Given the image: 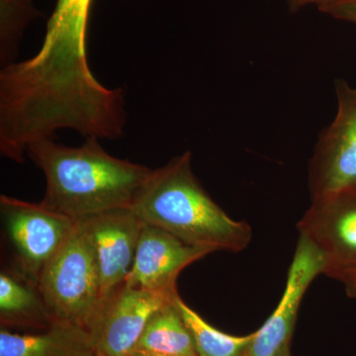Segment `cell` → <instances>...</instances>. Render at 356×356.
I'll use <instances>...</instances> for the list:
<instances>
[{
  "mask_svg": "<svg viewBox=\"0 0 356 356\" xmlns=\"http://www.w3.org/2000/svg\"><path fill=\"white\" fill-rule=\"evenodd\" d=\"M132 356H173V355H159V353H143V351H136L135 353Z\"/></svg>",
  "mask_w": 356,
  "mask_h": 356,
  "instance_id": "44dd1931",
  "label": "cell"
},
{
  "mask_svg": "<svg viewBox=\"0 0 356 356\" xmlns=\"http://www.w3.org/2000/svg\"><path fill=\"white\" fill-rule=\"evenodd\" d=\"M0 214L13 252V266L39 283L46 266L69 240L76 222L41 203L0 196Z\"/></svg>",
  "mask_w": 356,
  "mask_h": 356,
  "instance_id": "277c9868",
  "label": "cell"
},
{
  "mask_svg": "<svg viewBox=\"0 0 356 356\" xmlns=\"http://www.w3.org/2000/svg\"><path fill=\"white\" fill-rule=\"evenodd\" d=\"M177 297L152 316L138 341L136 351L173 356H197L193 337L175 303Z\"/></svg>",
  "mask_w": 356,
  "mask_h": 356,
  "instance_id": "4fadbf2b",
  "label": "cell"
},
{
  "mask_svg": "<svg viewBox=\"0 0 356 356\" xmlns=\"http://www.w3.org/2000/svg\"><path fill=\"white\" fill-rule=\"evenodd\" d=\"M243 356H248L247 353H245V355H243Z\"/></svg>",
  "mask_w": 356,
  "mask_h": 356,
  "instance_id": "7402d4cb",
  "label": "cell"
},
{
  "mask_svg": "<svg viewBox=\"0 0 356 356\" xmlns=\"http://www.w3.org/2000/svg\"><path fill=\"white\" fill-rule=\"evenodd\" d=\"M175 303L191 332L197 356H243L255 337V332L247 336H232L217 330L191 308L178 295Z\"/></svg>",
  "mask_w": 356,
  "mask_h": 356,
  "instance_id": "5bb4252c",
  "label": "cell"
},
{
  "mask_svg": "<svg viewBox=\"0 0 356 356\" xmlns=\"http://www.w3.org/2000/svg\"><path fill=\"white\" fill-rule=\"evenodd\" d=\"M39 286L56 323L91 332L102 306V284L95 252L79 222L44 269Z\"/></svg>",
  "mask_w": 356,
  "mask_h": 356,
  "instance_id": "3957f363",
  "label": "cell"
},
{
  "mask_svg": "<svg viewBox=\"0 0 356 356\" xmlns=\"http://www.w3.org/2000/svg\"><path fill=\"white\" fill-rule=\"evenodd\" d=\"M39 15L32 0H0V62L13 64L23 32Z\"/></svg>",
  "mask_w": 356,
  "mask_h": 356,
  "instance_id": "9a60e30c",
  "label": "cell"
},
{
  "mask_svg": "<svg viewBox=\"0 0 356 356\" xmlns=\"http://www.w3.org/2000/svg\"><path fill=\"white\" fill-rule=\"evenodd\" d=\"M93 0H58L57 3L76 10L90 11Z\"/></svg>",
  "mask_w": 356,
  "mask_h": 356,
  "instance_id": "ac0fdd59",
  "label": "cell"
},
{
  "mask_svg": "<svg viewBox=\"0 0 356 356\" xmlns=\"http://www.w3.org/2000/svg\"><path fill=\"white\" fill-rule=\"evenodd\" d=\"M208 248L192 247L165 229L145 222L132 268L125 280L131 287L178 294L177 278L187 266L206 255Z\"/></svg>",
  "mask_w": 356,
  "mask_h": 356,
  "instance_id": "30bf717a",
  "label": "cell"
},
{
  "mask_svg": "<svg viewBox=\"0 0 356 356\" xmlns=\"http://www.w3.org/2000/svg\"><path fill=\"white\" fill-rule=\"evenodd\" d=\"M324 257L320 250L305 236L299 235L280 304L255 332L248 356H275L285 344L291 343L302 299L313 280L324 274Z\"/></svg>",
  "mask_w": 356,
  "mask_h": 356,
  "instance_id": "9c48e42d",
  "label": "cell"
},
{
  "mask_svg": "<svg viewBox=\"0 0 356 356\" xmlns=\"http://www.w3.org/2000/svg\"><path fill=\"white\" fill-rule=\"evenodd\" d=\"M275 356H291V351H290V343L285 344Z\"/></svg>",
  "mask_w": 356,
  "mask_h": 356,
  "instance_id": "ffe728a7",
  "label": "cell"
},
{
  "mask_svg": "<svg viewBox=\"0 0 356 356\" xmlns=\"http://www.w3.org/2000/svg\"><path fill=\"white\" fill-rule=\"evenodd\" d=\"M191 158L185 152L154 170L133 204L134 212L192 247L242 252L252 241V227L232 219L210 197L192 170Z\"/></svg>",
  "mask_w": 356,
  "mask_h": 356,
  "instance_id": "7a4b0ae2",
  "label": "cell"
},
{
  "mask_svg": "<svg viewBox=\"0 0 356 356\" xmlns=\"http://www.w3.org/2000/svg\"><path fill=\"white\" fill-rule=\"evenodd\" d=\"M98 356H102V355H98Z\"/></svg>",
  "mask_w": 356,
  "mask_h": 356,
  "instance_id": "603a6c76",
  "label": "cell"
},
{
  "mask_svg": "<svg viewBox=\"0 0 356 356\" xmlns=\"http://www.w3.org/2000/svg\"><path fill=\"white\" fill-rule=\"evenodd\" d=\"M334 88L336 117L318 135L309 161L311 200L356 188V86L337 79Z\"/></svg>",
  "mask_w": 356,
  "mask_h": 356,
  "instance_id": "5b68a950",
  "label": "cell"
},
{
  "mask_svg": "<svg viewBox=\"0 0 356 356\" xmlns=\"http://www.w3.org/2000/svg\"><path fill=\"white\" fill-rule=\"evenodd\" d=\"M297 228L324 257L325 275L356 280V188L312 200Z\"/></svg>",
  "mask_w": 356,
  "mask_h": 356,
  "instance_id": "8992f818",
  "label": "cell"
},
{
  "mask_svg": "<svg viewBox=\"0 0 356 356\" xmlns=\"http://www.w3.org/2000/svg\"><path fill=\"white\" fill-rule=\"evenodd\" d=\"M346 287V295L350 298H356V280L350 281V282L344 284Z\"/></svg>",
  "mask_w": 356,
  "mask_h": 356,
  "instance_id": "d6986e66",
  "label": "cell"
},
{
  "mask_svg": "<svg viewBox=\"0 0 356 356\" xmlns=\"http://www.w3.org/2000/svg\"><path fill=\"white\" fill-rule=\"evenodd\" d=\"M321 13L336 19L356 24V0H334L318 7Z\"/></svg>",
  "mask_w": 356,
  "mask_h": 356,
  "instance_id": "2e32d148",
  "label": "cell"
},
{
  "mask_svg": "<svg viewBox=\"0 0 356 356\" xmlns=\"http://www.w3.org/2000/svg\"><path fill=\"white\" fill-rule=\"evenodd\" d=\"M177 295L131 287L125 283L103 300L90 334L98 355L132 356L152 316Z\"/></svg>",
  "mask_w": 356,
  "mask_h": 356,
  "instance_id": "52a82bcc",
  "label": "cell"
},
{
  "mask_svg": "<svg viewBox=\"0 0 356 356\" xmlns=\"http://www.w3.org/2000/svg\"><path fill=\"white\" fill-rule=\"evenodd\" d=\"M39 283L13 266L0 273V325L8 331L37 332L55 324Z\"/></svg>",
  "mask_w": 356,
  "mask_h": 356,
  "instance_id": "8fae6325",
  "label": "cell"
},
{
  "mask_svg": "<svg viewBox=\"0 0 356 356\" xmlns=\"http://www.w3.org/2000/svg\"><path fill=\"white\" fill-rule=\"evenodd\" d=\"M27 154L46 178V191L40 203L74 221L132 208L154 170L115 158L96 137L86 138L77 147L48 138L30 145Z\"/></svg>",
  "mask_w": 356,
  "mask_h": 356,
  "instance_id": "6da1fadb",
  "label": "cell"
},
{
  "mask_svg": "<svg viewBox=\"0 0 356 356\" xmlns=\"http://www.w3.org/2000/svg\"><path fill=\"white\" fill-rule=\"evenodd\" d=\"M99 271L103 300L125 282L145 222L132 208H120L79 220Z\"/></svg>",
  "mask_w": 356,
  "mask_h": 356,
  "instance_id": "ba28073f",
  "label": "cell"
},
{
  "mask_svg": "<svg viewBox=\"0 0 356 356\" xmlns=\"http://www.w3.org/2000/svg\"><path fill=\"white\" fill-rule=\"evenodd\" d=\"M331 1H334V0H286V3L288 8L293 13H297L304 7L311 6V4H315L318 7Z\"/></svg>",
  "mask_w": 356,
  "mask_h": 356,
  "instance_id": "e0dca14e",
  "label": "cell"
},
{
  "mask_svg": "<svg viewBox=\"0 0 356 356\" xmlns=\"http://www.w3.org/2000/svg\"><path fill=\"white\" fill-rule=\"evenodd\" d=\"M0 356H97L90 332L55 323L43 331H0Z\"/></svg>",
  "mask_w": 356,
  "mask_h": 356,
  "instance_id": "7c38bea8",
  "label": "cell"
}]
</instances>
